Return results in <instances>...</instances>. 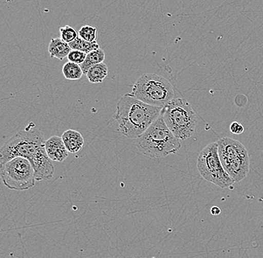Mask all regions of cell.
<instances>
[{
    "label": "cell",
    "instance_id": "1",
    "mask_svg": "<svg viewBox=\"0 0 263 258\" xmlns=\"http://www.w3.org/2000/svg\"><path fill=\"white\" fill-rule=\"evenodd\" d=\"M45 144L42 131L29 126L18 131L2 146L0 164L14 157H24L32 164L37 182L48 181L53 176L55 167L46 152Z\"/></svg>",
    "mask_w": 263,
    "mask_h": 258
},
{
    "label": "cell",
    "instance_id": "2",
    "mask_svg": "<svg viewBox=\"0 0 263 258\" xmlns=\"http://www.w3.org/2000/svg\"><path fill=\"white\" fill-rule=\"evenodd\" d=\"M162 108L143 103L126 93L117 105L114 119L118 122L120 132L129 139H138L159 118Z\"/></svg>",
    "mask_w": 263,
    "mask_h": 258
},
{
    "label": "cell",
    "instance_id": "3",
    "mask_svg": "<svg viewBox=\"0 0 263 258\" xmlns=\"http://www.w3.org/2000/svg\"><path fill=\"white\" fill-rule=\"evenodd\" d=\"M136 146L144 155L160 159L177 153L180 149L181 143L168 129L161 113L147 131L138 138Z\"/></svg>",
    "mask_w": 263,
    "mask_h": 258
},
{
    "label": "cell",
    "instance_id": "4",
    "mask_svg": "<svg viewBox=\"0 0 263 258\" xmlns=\"http://www.w3.org/2000/svg\"><path fill=\"white\" fill-rule=\"evenodd\" d=\"M162 115L168 129L180 141H185L195 134L196 113L185 98H174L162 108Z\"/></svg>",
    "mask_w": 263,
    "mask_h": 258
},
{
    "label": "cell",
    "instance_id": "5",
    "mask_svg": "<svg viewBox=\"0 0 263 258\" xmlns=\"http://www.w3.org/2000/svg\"><path fill=\"white\" fill-rule=\"evenodd\" d=\"M132 94L146 104L163 108L174 100V90L167 80L154 73H146L133 85Z\"/></svg>",
    "mask_w": 263,
    "mask_h": 258
},
{
    "label": "cell",
    "instance_id": "6",
    "mask_svg": "<svg viewBox=\"0 0 263 258\" xmlns=\"http://www.w3.org/2000/svg\"><path fill=\"white\" fill-rule=\"evenodd\" d=\"M218 154L223 169L235 182L246 178L250 171V157L246 146L230 137L218 140Z\"/></svg>",
    "mask_w": 263,
    "mask_h": 258
},
{
    "label": "cell",
    "instance_id": "7",
    "mask_svg": "<svg viewBox=\"0 0 263 258\" xmlns=\"http://www.w3.org/2000/svg\"><path fill=\"white\" fill-rule=\"evenodd\" d=\"M197 166L205 180L221 189L228 188L235 183L222 166L218 154V142L209 144L200 152Z\"/></svg>",
    "mask_w": 263,
    "mask_h": 258
},
{
    "label": "cell",
    "instance_id": "8",
    "mask_svg": "<svg viewBox=\"0 0 263 258\" xmlns=\"http://www.w3.org/2000/svg\"><path fill=\"white\" fill-rule=\"evenodd\" d=\"M2 180L11 190H29L35 185L34 170L29 160L16 157L0 164Z\"/></svg>",
    "mask_w": 263,
    "mask_h": 258
},
{
    "label": "cell",
    "instance_id": "9",
    "mask_svg": "<svg viewBox=\"0 0 263 258\" xmlns=\"http://www.w3.org/2000/svg\"><path fill=\"white\" fill-rule=\"evenodd\" d=\"M45 148L47 155L52 162H64L70 153L64 144L62 137L59 136H52L46 141Z\"/></svg>",
    "mask_w": 263,
    "mask_h": 258
},
{
    "label": "cell",
    "instance_id": "10",
    "mask_svg": "<svg viewBox=\"0 0 263 258\" xmlns=\"http://www.w3.org/2000/svg\"><path fill=\"white\" fill-rule=\"evenodd\" d=\"M62 140L70 153H77L83 147L85 141L81 134L76 130L69 129L62 134Z\"/></svg>",
    "mask_w": 263,
    "mask_h": 258
},
{
    "label": "cell",
    "instance_id": "11",
    "mask_svg": "<svg viewBox=\"0 0 263 258\" xmlns=\"http://www.w3.org/2000/svg\"><path fill=\"white\" fill-rule=\"evenodd\" d=\"M71 48L67 43L59 38H52L49 43L48 52L52 58L55 57L60 61H63L68 56L71 52Z\"/></svg>",
    "mask_w": 263,
    "mask_h": 258
},
{
    "label": "cell",
    "instance_id": "12",
    "mask_svg": "<svg viewBox=\"0 0 263 258\" xmlns=\"http://www.w3.org/2000/svg\"><path fill=\"white\" fill-rule=\"evenodd\" d=\"M105 58H106V54H105L104 50L101 48L92 51L90 53L87 54L85 62L82 65H80L84 74L88 73L90 67H93V66L103 63Z\"/></svg>",
    "mask_w": 263,
    "mask_h": 258
},
{
    "label": "cell",
    "instance_id": "13",
    "mask_svg": "<svg viewBox=\"0 0 263 258\" xmlns=\"http://www.w3.org/2000/svg\"><path fill=\"white\" fill-rule=\"evenodd\" d=\"M108 72V67L103 62L90 67L86 73L87 78L92 84L102 83L106 78Z\"/></svg>",
    "mask_w": 263,
    "mask_h": 258
},
{
    "label": "cell",
    "instance_id": "14",
    "mask_svg": "<svg viewBox=\"0 0 263 258\" xmlns=\"http://www.w3.org/2000/svg\"><path fill=\"white\" fill-rule=\"evenodd\" d=\"M70 48L73 50L82 51L85 53H90L92 51L97 50L100 49V45L97 41L95 42H88V41L83 40L81 37H78L73 42L68 44Z\"/></svg>",
    "mask_w": 263,
    "mask_h": 258
},
{
    "label": "cell",
    "instance_id": "15",
    "mask_svg": "<svg viewBox=\"0 0 263 258\" xmlns=\"http://www.w3.org/2000/svg\"><path fill=\"white\" fill-rule=\"evenodd\" d=\"M62 73L66 80H71V81L80 80L84 74L80 65L70 62L63 66Z\"/></svg>",
    "mask_w": 263,
    "mask_h": 258
},
{
    "label": "cell",
    "instance_id": "16",
    "mask_svg": "<svg viewBox=\"0 0 263 258\" xmlns=\"http://www.w3.org/2000/svg\"><path fill=\"white\" fill-rule=\"evenodd\" d=\"M79 37L88 42H95L98 40V29L92 26H83L79 31Z\"/></svg>",
    "mask_w": 263,
    "mask_h": 258
},
{
    "label": "cell",
    "instance_id": "17",
    "mask_svg": "<svg viewBox=\"0 0 263 258\" xmlns=\"http://www.w3.org/2000/svg\"><path fill=\"white\" fill-rule=\"evenodd\" d=\"M59 32H60V38L67 43V44L73 42L79 37V33L76 31L75 29L70 26L61 27L59 29Z\"/></svg>",
    "mask_w": 263,
    "mask_h": 258
},
{
    "label": "cell",
    "instance_id": "18",
    "mask_svg": "<svg viewBox=\"0 0 263 258\" xmlns=\"http://www.w3.org/2000/svg\"><path fill=\"white\" fill-rule=\"evenodd\" d=\"M86 57L87 53H85V52L72 49L71 52L69 53L68 56H67V59H68L69 62H72V63L80 65L85 62Z\"/></svg>",
    "mask_w": 263,
    "mask_h": 258
},
{
    "label": "cell",
    "instance_id": "19",
    "mask_svg": "<svg viewBox=\"0 0 263 258\" xmlns=\"http://www.w3.org/2000/svg\"><path fill=\"white\" fill-rule=\"evenodd\" d=\"M230 130L233 134H236V135L242 134L245 131L241 123H238V122L232 123L230 126Z\"/></svg>",
    "mask_w": 263,
    "mask_h": 258
},
{
    "label": "cell",
    "instance_id": "20",
    "mask_svg": "<svg viewBox=\"0 0 263 258\" xmlns=\"http://www.w3.org/2000/svg\"><path fill=\"white\" fill-rule=\"evenodd\" d=\"M210 212H211L212 214L217 216V215H219L221 213V209H220L219 207L213 206L210 210Z\"/></svg>",
    "mask_w": 263,
    "mask_h": 258
}]
</instances>
